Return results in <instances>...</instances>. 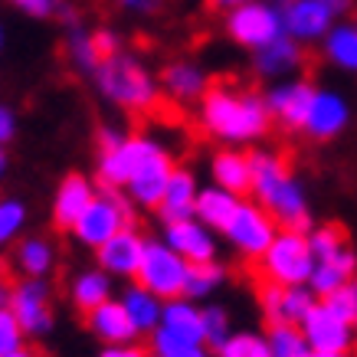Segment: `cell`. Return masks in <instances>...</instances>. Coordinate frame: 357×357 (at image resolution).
<instances>
[{
	"mask_svg": "<svg viewBox=\"0 0 357 357\" xmlns=\"http://www.w3.org/2000/svg\"><path fill=\"white\" fill-rule=\"evenodd\" d=\"M204 121L206 128L220 135V138H256L266 131L269 115L262 109V102L249 89H243L236 79L217 76L206 86V102H204Z\"/></svg>",
	"mask_w": 357,
	"mask_h": 357,
	"instance_id": "cell-1",
	"label": "cell"
},
{
	"mask_svg": "<svg viewBox=\"0 0 357 357\" xmlns=\"http://www.w3.org/2000/svg\"><path fill=\"white\" fill-rule=\"evenodd\" d=\"M249 167H252V181H256V190H259L262 204L269 206V213L285 227V233H302V229H308L302 194H298V187L289 181L285 161H282V158H269V154H252V158H249Z\"/></svg>",
	"mask_w": 357,
	"mask_h": 357,
	"instance_id": "cell-2",
	"label": "cell"
},
{
	"mask_svg": "<svg viewBox=\"0 0 357 357\" xmlns=\"http://www.w3.org/2000/svg\"><path fill=\"white\" fill-rule=\"evenodd\" d=\"M312 275V246L305 243L302 233H282L272 239L266 249V259L256 269L252 266V279L259 282H279V285H298Z\"/></svg>",
	"mask_w": 357,
	"mask_h": 357,
	"instance_id": "cell-3",
	"label": "cell"
},
{
	"mask_svg": "<svg viewBox=\"0 0 357 357\" xmlns=\"http://www.w3.org/2000/svg\"><path fill=\"white\" fill-rule=\"evenodd\" d=\"M98 86L105 89V96L112 102H119L131 112H148L151 102L158 98L144 69L135 66L131 59H121V56H112L109 63L98 66Z\"/></svg>",
	"mask_w": 357,
	"mask_h": 357,
	"instance_id": "cell-4",
	"label": "cell"
},
{
	"mask_svg": "<svg viewBox=\"0 0 357 357\" xmlns=\"http://www.w3.org/2000/svg\"><path fill=\"white\" fill-rule=\"evenodd\" d=\"M135 275L144 292L164 295V298H177L187 289V266L167 246H144V256H141Z\"/></svg>",
	"mask_w": 357,
	"mask_h": 357,
	"instance_id": "cell-5",
	"label": "cell"
},
{
	"mask_svg": "<svg viewBox=\"0 0 357 357\" xmlns=\"http://www.w3.org/2000/svg\"><path fill=\"white\" fill-rule=\"evenodd\" d=\"M131 227V210L125 206V200L119 197H102V200H92V204L82 210V217L76 223V233L92 246H102L109 243L119 229Z\"/></svg>",
	"mask_w": 357,
	"mask_h": 357,
	"instance_id": "cell-6",
	"label": "cell"
},
{
	"mask_svg": "<svg viewBox=\"0 0 357 357\" xmlns=\"http://www.w3.org/2000/svg\"><path fill=\"white\" fill-rule=\"evenodd\" d=\"M279 30L282 17L272 7H262V3H243L239 10L229 13V33L246 46H259L262 50L272 40H279Z\"/></svg>",
	"mask_w": 357,
	"mask_h": 357,
	"instance_id": "cell-7",
	"label": "cell"
},
{
	"mask_svg": "<svg viewBox=\"0 0 357 357\" xmlns=\"http://www.w3.org/2000/svg\"><path fill=\"white\" fill-rule=\"evenodd\" d=\"M305 337L312 341V347L318 354H344L351 347V331L347 321L335 318L325 305H312L305 314Z\"/></svg>",
	"mask_w": 357,
	"mask_h": 357,
	"instance_id": "cell-8",
	"label": "cell"
},
{
	"mask_svg": "<svg viewBox=\"0 0 357 357\" xmlns=\"http://www.w3.org/2000/svg\"><path fill=\"white\" fill-rule=\"evenodd\" d=\"M154 144L144 138H128L121 141L119 148H112V151L102 154V181L109 187L115 184H131V177H135V171L141 167V161L148 158V151H151Z\"/></svg>",
	"mask_w": 357,
	"mask_h": 357,
	"instance_id": "cell-9",
	"label": "cell"
},
{
	"mask_svg": "<svg viewBox=\"0 0 357 357\" xmlns=\"http://www.w3.org/2000/svg\"><path fill=\"white\" fill-rule=\"evenodd\" d=\"M171 161H167V154H161L158 148H151L148 151V158L141 161V167L135 171V177H131V190H135V197H138L141 204H161L164 190H167V184H171Z\"/></svg>",
	"mask_w": 357,
	"mask_h": 357,
	"instance_id": "cell-10",
	"label": "cell"
},
{
	"mask_svg": "<svg viewBox=\"0 0 357 357\" xmlns=\"http://www.w3.org/2000/svg\"><path fill=\"white\" fill-rule=\"evenodd\" d=\"M227 233L233 236V243L246 249L249 256H259V252H266L272 246V223L269 217H262L256 206H239Z\"/></svg>",
	"mask_w": 357,
	"mask_h": 357,
	"instance_id": "cell-11",
	"label": "cell"
},
{
	"mask_svg": "<svg viewBox=\"0 0 357 357\" xmlns=\"http://www.w3.org/2000/svg\"><path fill=\"white\" fill-rule=\"evenodd\" d=\"M10 305L23 331H46L50 328V295L40 282L17 285L10 295Z\"/></svg>",
	"mask_w": 357,
	"mask_h": 357,
	"instance_id": "cell-12",
	"label": "cell"
},
{
	"mask_svg": "<svg viewBox=\"0 0 357 357\" xmlns=\"http://www.w3.org/2000/svg\"><path fill=\"white\" fill-rule=\"evenodd\" d=\"M312 86L305 82H295V86H285V89H275L269 98V109L279 115V121L285 128H305L308 121V112H312Z\"/></svg>",
	"mask_w": 357,
	"mask_h": 357,
	"instance_id": "cell-13",
	"label": "cell"
},
{
	"mask_svg": "<svg viewBox=\"0 0 357 357\" xmlns=\"http://www.w3.org/2000/svg\"><path fill=\"white\" fill-rule=\"evenodd\" d=\"M102 266L112 272H121V275H135L141 266V256H144V246L141 239L128 229H119L109 243H102Z\"/></svg>",
	"mask_w": 357,
	"mask_h": 357,
	"instance_id": "cell-14",
	"label": "cell"
},
{
	"mask_svg": "<svg viewBox=\"0 0 357 357\" xmlns=\"http://www.w3.org/2000/svg\"><path fill=\"white\" fill-rule=\"evenodd\" d=\"M328 17H331V10H328L321 0H285V26L295 36L312 40L318 33H325Z\"/></svg>",
	"mask_w": 357,
	"mask_h": 357,
	"instance_id": "cell-15",
	"label": "cell"
},
{
	"mask_svg": "<svg viewBox=\"0 0 357 357\" xmlns=\"http://www.w3.org/2000/svg\"><path fill=\"white\" fill-rule=\"evenodd\" d=\"M312 252L318 256V262L325 266H337L341 272H354V252L347 246V233L341 227H325L321 233H314Z\"/></svg>",
	"mask_w": 357,
	"mask_h": 357,
	"instance_id": "cell-16",
	"label": "cell"
},
{
	"mask_svg": "<svg viewBox=\"0 0 357 357\" xmlns=\"http://www.w3.org/2000/svg\"><path fill=\"white\" fill-rule=\"evenodd\" d=\"M167 239H171L174 252L184 256V259H190V262H210V256H213V243H210V236H206L200 227H194L190 220L171 223Z\"/></svg>",
	"mask_w": 357,
	"mask_h": 357,
	"instance_id": "cell-17",
	"label": "cell"
},
{
	"mask_svg": "<svg viewBox=\"0 0 357 357\" xmlns=\"http://www.w3.org/2000/svg\"><path fill=\"white\" fill-rule=\"evenodd\" d=\"M92 204V190L82 177H66V184L59 187V197H56V223L63 229L76 227L79 217H82V210Z\"/></svg>",
	"mask_w": 357,
	"mask_h": 357,
	"instance_id": "cell-18",
	"label": "cell"
},
{
	"mask_svg": "<svg viewBox=\"0 0 357 357\" xmlns=\"http://www.w3.org/2000/svg\"><path fill=\"white\" fill-rule=\"evenodd\" d=\"M347 112H344V102L337 96H328V92H321V96L312 98V112H308V121H305V128L312 131L314 138H331L341 125H344Z\"/></svg>",
	"mask_w": 357,
	"mask_h": 357,
	"instance_id": "cell-19",
	"label": "cell"
},
{
	"mask_svg": "<svg viewBox=\"0 0 357 357\" xmlns=\"http://www.w3.org/2000/svg\"><path fill=\"white\" fill-rule=\"evenodd\" d=\"M86 318H89V325L96 328V331L105 337V341H128V337L138 331L125 305L105 302V305H98L96 312H89Z\"/></svg>",
	"mask_w": 357,
	"mask_h": 357,
	"instance_id": "cell-20",
	"label": "cell"
},
{
	"mask_svg": "<svg viewBox=\"0 0 357 357\" xmlns=\"http://www.w3.org/2000/svg\"><path fill=\"white\" fill-rule=\"evenodd\" d=\"M161 213L167 223H181L197 210V197H194V181L187 174H171V184L161 197Z\"/></svg>",
	"mask_w": 357,
	"mask_h": 357,
	"instance_id": "cell-21",
	"label": "cell"
},
{
	"mask_svg": "<svg viewBox=\"0 0 357 357\" xmlns=\"http://www.w3.org/2000/svg\"><path fill=\"white\" fill-rule=\"evenodd\" d=\"M213 177H217L220 184L233 190V194H246L249 187H252V167H249V158L246 154H220L217 161H213Z\"/></svg>",
	"mask_w": 357,
	"mask_h": 357,
	"instance_id": "cell-22",
	"label": "cell"
},
{
	"mask_svg": "<svg viewBox=\"0 0 357 357\" xmlns=\"http://www.w3.org/2000/svg\"><path fill=\"white\" fill-rule=\"evenodd\" d=\"M236 210H239V204L229 194H223V190H206L204 197H197V213H200L210 227L227 229L229 223H233V217H236Z\"/></svg>",
	"mask_w": 357,
	"mask_h": 357,
	"instance_id": "cell-23",
	"label": "cell"
},
{
	"mask_svg": "<svg viewBox=\"0 0 357 357\" xmlns=\"http://www.w3.org/2000/svg\"><path fill=\"white\" fill-rule=\"evenodd\" d=\"M164 328L177 337H187V341H200L204 337V314L194 312V308H187V305H171L167 312H164Z\"/></svg>",
	"mask_w": 357,
	"mask_h": 357,
	"instance_id": "cell-24",
	"label": "cell"
},
{
	"mask_svg": "<svg viewBox=\"0 0 357 357\" xmlns=\"http://www.w3.org/2000/svg\"><path fill=\"white\" fill-rule=\"evenodd\" d=\"M164 82L171 89L174 102H184V98H194L204 92V76L197 73L194 66H167L164 69Z\"/></svg>",
	"mask_w": 357,
	"mask_h": 357,
	"instance_id": "cell-25",
	"label": "cell"
},
{
	"mask_svg": "<svg viewBox=\"0 0 357 357\" xmlns=\"http://www.w3.org/2000/svg\"><path fill=\"white\" fill-rule=\"evenodd\" d=\"M302 59V50L292 46L289 40H272L269 46H262L259 50V69L262 73H282V69H289Z\"/></svg>",
	"mask_w": 357,
	"mask_h": 357,
	"instance_id": "cell-26",
	"label": "cell"
},
{
	"mask_svg": "<svg viewBox=\"0 0 357 357\" xmlns=\"http://www.w3.org/2000/svg\"><path fill=\"white\" fill-rule=\"evenodd\" d=\"M109 298V279L102 272H86L82 279L76 282V305L82 312H96L98 305H105Z\"/></svg>",
	"mask_w": 357,
	"mask_h": 357,
	"instance_id": "cell-27",
	"label": "cell"
},
{
	"mask_svg": "<svg viewBox=\"0 0 357 357\" xmlns=\"http://www.w3.org/2000/svg\"><path fill=\"white\" fill-rule=\"evenodd\" d=\"M13 266H20L23 272H30V275H40V272L50 269V259H53V252L46 243L40 239H26L23 246H17V252L10 256Z\"/></svg>",
	"mask_w": 357,
	"mask_h": 357,
	"instance_id": "cell-28",
	"label": "cell"
},
{
	"mask_svg": "<svg viewBox=\"0 0 357 357\" xmlns=\"http://www.w3.org/2000/svg\"><path fill=\"white\" fill-rule=\"evenodd\" d=\"M269 351H272V357H308V351H305V337L298 335L292 325L272 328Z\"/></svg>",
	"mask_w": 357,
	"mask_h": 357,
	"instance_id": "cell-29",
	"label": "cell"
},
{
	"mask_svg": "<svg viewBox=\"0 0 357 357\" xmlns=\"http://www.w3.org/2000/svg\"><path fill=\"white\" fill-rule=\"evenodd\" d=\"M328 50H331V56H335L341 66L357 69V30L354 26H341L337 33H331Z\"/></svg>",
	"mask_w": 357,
	"mask_h": 357,
	"instance_id": "cell-30",
	"label": "cell"
},
{
	"mask_svg": "<svg viewBox=\"0 0 357 357\" xmlns=\"http://www.w3.org/2000/svg\"><path fill=\"white\" fill-rule=\"evenodd\" d=\"M125 308H128L135 328H154V321H158L154 298H151V292H144V289H135V292H128V302H125Z\"/></svg>",
	"mask_w": 357,
	"mask_h": 357,
	"instance_id": "cell-31",
	"label": "cell"
},
{
	"mask_svg": "<svg viewBox=\"0 0 357 357\" xmlns=\"http://www.w3.org/2000/svg\"><path fill=\"white\" fill-rule=\"evenodd\" d=\"M220 351H223V357H272L269 344H262L259 337H252V335L227 337L220 344Z\"/></svg>",
	"mask_w": 357,
	"mask_h": 357,
	"instance_id": "cell-32",
	"label": "cell"
},
{
	"mask_svg": "<svg viewBox=\"0 0 357 357\" xmlns=\"http://www.w3.org/2000/svg\"><path fill=\"white\" fill-rule=\"evenodd\" d=\"M220 279V269L213 262H190L187 266V289L184 295H204L206 289H213V282Z\"/></svg>",
	"mask_w": 357,
	"mask_h": 357,
	"instance_id": "cell-33",
	"label": "cell"
},
{
	"mask_svg": "<svg viewBox=\"0 0 357 357\" xmlns=\"http://www.w3.org/2000/svg\"><path fill=\"white\" fill-rule=\"evenodd\" d=\"M325 308L335 318H341V321H357V302H354V285L347 289V285H341V289H335V292H328V302Z\"/></svg>",
	"mask_w": 357,
	"mask_h": 357,
	"instance_id": "cell-34",
	"label": "cell"
},
{
	"mask_svg": "<svg viewBox=\"0 0 357 357\" xmlns=\"http://www.w3.org/2000/svg\"><path fill=\"white\" fill-rule=\"evenodd\" d=\"M158 351H161V357H206L204 351L194 344V341L171 335L167 328H164L161 335H158Z\"/></svg>",
	"mask_w": 357,
	"mask_h": 357,
	"instance_id": "cell-35",
	"label": "cell"
},
{
	"mask_svg": "<svg viewBox=\"0 0 357 357\" xmlns=\"http://www.w3.org/2000/svg\"><path fill=\"white\" fill-rule=\"evenodd\" d=\"M17 347H20V321L13 312L0 308V357L13 354Z\"/></svg>",
	"mask_w": 357,
	"mask_h": 357,
	"instance_id": "cell-36",
	"label": "cell"
},
{
	"mask_svg": "<svg viewBox=\"0 0 357 357\" xmlns=\"http://www.w3.org/2000/svg\"><path fill=\"white\" fill-rule=\"evenodd\" d=\"M347 279V272H341L337 266H325V262H318V269L312 272V282H314V289L318 292H335V289H341Z\"/></svg>",
	"mask_w": 357,
	"mask_h": 357,
	"instance_id": "cell-37",
	"label": "cell"
},
{
	"mask_svg": "<svg viewBox=\"0 0 357 357\" xmlns=\"http://www.w3.org/2000/svg\"><path fill=\"white\" fill-rule=\"evenodd\" d=\"M89 46H92V56H96V63H109L112 56H115V50H119V43H115V36H112L109 30H98L89 36Z\"/></svg>",
	"mask_w": 357,
	"mask_h": 357,
	"instance_id": "cell-38",
	"label": "cell"
},
{
	"mask_svg": "<svg viewBox=\"0 0 357 357\" xmlns=\"http://www.w3.org/2000/svg\"><path fill=\"white\" fill-rule=\"evenodd\" d=\"M20 223H23V206L20 204H0V243L10 239Z\"/></svg>",
	"mask_w": 357,
	"mask_h": 357,
	"instance_id": "cell-39",
	"label": "cell"
},
{
	"mask_svg": "<svg viewBox=\"0 0 357 357\" xmlns=\"http://www.w3.org/2000/svg\"><path fill=\"white\" fill-rule=\"evenodd\" d=\"M204 337L206 341H213V344H223L227 341V318H223V312H206L204 314Z\"/></svg>",
	"mask_w": 357,
	"mask_h": 357,
	"instance_id": "cell-40",
	"label": "cell"
},
{
	"mask_svg": "<svg viewBox=\"0 0 357 357\" xmlns=\"http://www.w3.org/2000/svg\"><path fill=\"white\" fill-rule=\"evenodd\" d=\"M17 7H23V10L36 13V17H43V13H50V7H53V0H13Z\"/></svg>",
	"mask_w": 357,
	"mask_h": 357,
	"instance_id": "cell-41",
	"label": "cell"
},
{
	"mask_svg": "<svg viewBox=\"0 0 357 357\" xmlns=\"http://www.w3.org/2000/svg\"><path fill=\"white\" fill-rule=\"evenodd\" d=\"M13 135V119L7 109H0V141H7Z\"/></svg>",
	"mask_w": 357,
	"mask_h": 357,
	"instance_id": "cell-42",
	"label": "cell"
},
{
	"mask_svg": "<svg viewBox=\"0 0 357 357\" xmlns=\"http://www.w3.org/2000/svg\"><path fill=\"white\" fill-rule=\"evenodd\" d=\"M102 357H148V354L138 351V347H115V351H105Z\"/></svg>",
	"mask_w": 357,
	"mask_h": 357,
	"instance_id": "cell-43",
	"label": "cell"
},
{
	"mask_svg": "<svg viewBox=\"0 0 357 357\" xmlns=\"http://www.w3.org/2000/svg\"><path fill=\"white\" fill-rule=\"evenodd\" d=\"M125 3H128V7H135V10H154L161 0H125Z\"/></svg>",
	"mask_w": 357,
	"mask_h": 357,
	"instance_id": "cell-44",
	"label": "cell"
},
{
	"mask_svg": "<svg viewBox=\"0 0 357 357\" xmlns=\"http://www.w3.org/2000/svg\"><path fill=\"white\" fill-rule=\"evenodd\" d=\"M321 3H325L331 13H335V10H347V7H351V0H321Z\"/></svg>",
	"mask_w": 357,
	"mask_h": 357,
	"instance_id": "cell-45",
	"label": "cell"
},
{
	"mask_svg": "<svg viewBox=\"0 0 357 357\" xmlns=\"http://www.w3.org/2000/svg\"><path fill=\"white\" fill-rule=\"evenodd\" d=\"M7 357H40L36 351H13V354H7Z\"/></svg>",
	"mask_w": 357,
	"mask_h": 357,
	"instance_id": "cell-46",
	"label": "cell"
},
{
	"mask_svg": "<svg viewBox=\"0 0 357 357\" xmlns=\"http://www.w3.org/2000/svg\"><path fill=\"white\" fill-rule=\"evenodd\" d=\"M213 7H220V3H243V0H210Z\"/></svg>",
	"mask_w": 357,
	"mask_h": 357,
	"instance_id": "cell-47",
	"label": "cell"
},
{
	"mask_svg": "<svg viewBox=\"0 0 357 357\" xmlns=\"http://www.w3.org/2000/svg\"><path fill=\"white\" fill-rule=\"evenodd\" d=\"M314 357H344V354H314Z\"/></svg>",
	"mask_w": 357,
	"mask_h": 357,
	"instance_id": "cell-48",
	"label": "cell"
},
{
	"mask_svg": "<svg viewBox=\"0 0 357 357\" xmlns=\"http://www.w3.org/2000/svg\"><path fill=\"white\" fill-rule=\"evenodd\" d=\"M0 171H3V151H0Z\"/></svg>",
	"mask_w": 357,
	"mask_h": 357,
	"instance_id": "cell-49",
	"label": "cell"
},
{
	"mask_svg": "<svg viewBox=\"0 0 357 357\" xmlns=\"http://www.w3.org/2000/svg\"><path fill=\"white\" fill-rule=\"evenodd\" d=\"M354 302H357V285H354Z\"/></svg>",
	"mask_w": 357,
	"mask_h": 357,
	"instance_id": "cell-50",
	"label": "cell"
}]
</instances>
